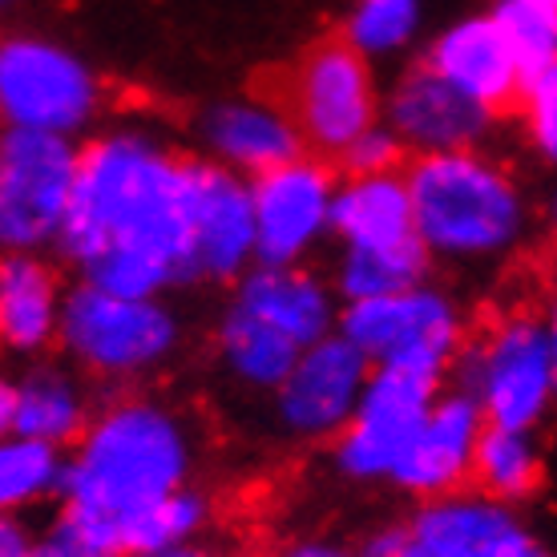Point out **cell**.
<instances>
[{
  "label": "cell",
  "instance_id": "obj_1",
  "mask_svg": "<svg viewBox=\"0 0 557 557\" xmlns=\"http://www.w3.org/2000/svg\"><path fill=\"white\" fill-rule=\"evenodd\" d=\"M57 255L82 283L117 295L190 287V158L158 129L122 122L77 141Z\"/></svg>",
  "mask_w": 557,
  "mask_h": 557
},
{
  "label": "cell",
  "instance_id": "obj_2",
  "mask_svg": "<svg viewBox=\"0 0 557 557\" xmlns=\"http://www.w3.org/2000/svg\"><path fill=\"white\" fill-rule=\"evenodd\" d=\"M198 432L162 396L122 392L94 408L65 448L57 530L94 557H126V533L153 502L190 485Z\"/></svg>",
  "mask_w": 557,
  "mask_h": 557
},
{
  "label": "cell",
  "instance_id": "obj_3",
  "mask_svg": "<svg viewBox=\"0 0 557 557\" xmlns=\"http://www.w3.org/2000/svg\"><path fill=\"white\" fill-rule=\"evenodd\" d=\"M405 186L429 263H505L525 247L533 231V202L525 186L485 146L408 158Z\"/></svg>",
  "mask_w": 557,
  "mask_h": 557
},
{
  "label": "cell",
  "instance_id": "obj_4",
  "mask_svg": "<svg viewBox=\"0 0 557 557\" xmlns=\"http://www.w3.org/2000/svg\"><path fill=\"white\" fill-rule=\"evenodd\" d=\"M182 348V320L166 295H117L94 283L65 287L57 351L89 384H141Z\"/></svg>",
  "mask_w": 557,
  "mask_h": 557
},
{
  "label": "cell",
  "instance_id": "obj_5",
  "mask_svg": "<svg viewBox=\"0 0 557 557\" xmlns=\"http://www.w3.org/2000/svg\"><path fill=\"white\" fill-rule=\"evenodd\" d=\"M445 384L469 392L493 429L542 432L557 396L554 320L537 307H509L488 327L469 332Z\"/></svg>",
  "mask_w": 557,
  "mask_h": 557
},
{
  "label": "cell",
  "instance_id": "obj_6",
  "mask_svg": "<svg viewBox=\"0 0 557 557\" xmlns=\"http://www.w3.org/2000/svg\"><path fill=\"white\" fill-rule=\"evenodd\" d=\"M106 113L98 70L41 33L0 37V129L89 138Z\"/></svg>",
  "mask_w": 557,
  "mask_h": 557
},
{
  "label": "cell",
  "instance_id": "obj_7",
  "mask_svg": "<svg viewBox=\"0 0 557 557\" xmlns=\"http://www.w3.org/2000/svg\"><path fill=\"white\" fill-rule=\"evenodd\" d=\"M335 332L372 368H400L445 384L473 327L457 295L424 278L405 292L344 304Z\"/></svg>",
  "mask_w": 557,
  "mask_h": 557
},
{
  "label": "cell",
  "instance_id": "obj_8",
  "mask_svg": "<svg viewBox=\"0 0 557 557\" xmlns=\"http://www.w3.org/2000/svg\"><path fill=\"white\" fill-rule=\"evenodd\" d=\"M380 94L372 61L344 37H327L295 61L275 98L292 113L304 150L335 162L351 138L380 122Z\"/></svg>",
  "mask_w": 557,
  "mask_h": 557
},
{
  "label": "cell",
  "instance_id": "obj_9",
  "mask_svg": "<svg viewBox=\"0 0 557 557\" xmlns=\"http://www.w3.org/2000/svg\"><path fill=\"white\" fill-rule=\"evenodd\" d=\"M77 174V141L0 129V251H53Z\"/></svg>",
  "mask_w": 557,
  "mask_h": 557
},
{
  "label": "cell",
  "instance_id": "obj_10",
  "mask_svg": "<svg viewBox=\"0 0 557 557\" xmlns=\"http://www.w3.org/2000/svg\"><path fill=\"white\" fill-rule=\"evenodd\" d=\"M441 388L445 384L432 376L400 372V368H372L348 424L327 441L335 473L351 485L388 481L392 465L400 460Z\"/></svg>",
  "mask_w": 557,
  "mask_h": 557
},
{
  "label": "cell",
  "instance_id": "obj_11",
  "mask_svg": "<svg viewBox=\"0 0 557 557\" xmlns=\"http://www.w3.org/2000/svg\"><path fill=\"white\" fill-rule=\"evenodd\" d=\"M332 162L315 153H295L292 162L267 170L251 182L255 263L299 267L311 263L332 238Z\"/></svg>",
  "mask_w": 557,
  "mask_h": 557
},
{
  "label": "cell",
  "instance_id": "obj_12",
  "mask_svg": "<svg viewBox=\"0 0 557 557\" xmlns=\"http://www.w3.org/2000/svg\"><path fill=\"white\" fill-rule=\"evenodd\" d=\"M368 372L372 363L339 332L307 344L287 368V376L267 392L275 432L295 445H327L348 424Z\"/></svg>",
  "mask_w": 557,
  "mask_h": 557
},
{
  "label": "cell",
  "instance_id": "obj_13",
  "mask_svg": "<svg viewBox=\"0 0 557 557\" xmlns=\"http://www.w3.org/2000/svg\"><path fill=\"white\" fill-rule=\"evenodd\" d=\"M396 557H549V549L521 509L460 488L417 502L408 521H400Z\"/></svg>",
  "mask_w": 557,
  "mask_h": 557
},
{
  "label": "cell",
  "instance_id": "obj_14",
  "mask_svg": "<svg viewBox=\"0 0 557 557\" xmlns=\"http://www.w3.org/2000/svg\"><path fill=\"white\" fill-rule=\"evenodd\" d=\"M380 122L400 141L405 158L476 150L497 126L493 113L481 110L473 98H465L448 82H441L424 61L405 70L380 94Z\"/></svg>",
  "mask_w": 557,
  "mask_h": 557
},
{
  "label": "cell",
  "instance_id": "obj_15",
  "mask_svg": "<svg viewBox=\"0 0 557 557\" xmlns=\"http://www.w3.org/2000/svg\"><path fill=\"white\" fill-rule=\"evenodd\" d=\"M481 432H485V417L473 405V396L445 384L420 420V429L412 432L400 460L392 465L388 485H396L412 502H432V497L469 488Z\"/></svg>",
  "mask_w": 557,
  "mask_h": 557
},
{
  "label": "cell",
  "instance_id": "obj_16",
  "mask_svg": "<svg viewBox=\"0 0 557 557\" xmlns=\"http://www.w3.org/2000/svg\"><path fill=\"white\" fill-rule=\"evenodd\" d=\"M190 255L198 283H235L255 267L251 182L190 158Z\"/></svg>",
  "mask_w": 557,
  "mask_h": 557
},
{
  "label": "cell",
  "instance_id": "obj_17",
  "mask_svg": "<svg viewBox=\"0 0 557 557\" xmlns=\"http://www.w3.org/2000/svg\"><path fill=\"white\" fill-rule=\"evenodd\" d=\"M195 134L202 158L238 178H259L267 170L292 162L295 153H307L287 106L267 94L214 101L202 110Z\"/></svg>",
  "mask_w": 557,
  "mask_h": 557
},
{
  "label": "cell",
  "instance_id": "obj_18",
  "mask_svg": "<svg viewBox=\"0 0 557 557\" xmlns=\"http://www.w3.org/2000/svg\"><path fill=\"white\" fill-rule=\"evenodd\" d=\"M424 65L441 82L460 89L465 98H473L493 117H505V113L517 110L521 65H517L505 33L488 13L460 16V21L441 28L432 37L429 53H424Z\"/></svg>",
  "mask_w": 557,
  "mask_h": 557
},
{
  "label": "cell",
  "instance_id": "obj_19",
  "mask_svg": "<svg viewBox=\"0 0 557 557\" xmlns=\"http://www.w3.org/2000/svg\"><path fill=\"white\" fill-rule=\"evenodd\" d=\"M65 304L61 267L45 251H0V356L41 360L57 348Z\"/></svg>",
  "mask_w": 557,
  "mask_h": 557
},
{
  "label": "cell",
  "instance_id": "obj_20",
  "mask_svg": "<svg viewBox=\"0 0 557 557\" xmlns=\"http://www.w3.org/2000/svg\"><path fill=\"white\" fill-rule=\"evenodd\" d=\"M231 304L259 315L283 332L292 344L307 348L323 335L335 332L339 323V299H335L327 275H320L311 263L299 267H263L255 263L231 283Z\"/></svg>",
  "mask_w": 557,
  "mask_h": 557
},
{
  "label": "cell",
  "instance_id": "obj_21",
  "mask_svg": "<svg viewBox=\"0 0 557 557\" xmlns=\"http://www.w3.org/2000/svg\"><path fill=\"white\" fill-rule=\"evenodd\" d=\"M332 238L348 251H396L417 247L412 202L405 170L388 174H344L332 195Z\"/></svg>",
  "mask_w": 557,
  "mask_h": 557
},
{
  "label": "cell",
  "instance_id": "obj_22",
  "mask_svg": "<svg viewBox=\"0 0 557 557\" xmlns=\"http://www.w3.org/2000/svg\"><path fill=\"white\" fill-rule=\"evenodd\" d=\"M94 388L89 380L65 360H28L21 376H13V429L45 445L70 448L94 417Z\"/></svg>",
  "mask_w": 557,
  "mask_h": 557
},
{
  "label": "cell",
  "instance_id": "obj_23",
  "mask_svg": "<svg viewBox=\"0 0 557 557\" xmlns=\"http://www.w3.org/2000/svg\"><path fill=\"white\" fill-rule=\"evenodd\" d=\"M299 351L304 348L292 344L283 332H275L271 323H263L259 315L226 299L219 327H214V360H219L231 384H238L243 392H255V396H267L278 380L287 376V368L295 363Z\"/></svg>",
  "mask_w": 557,
  "mask_h": 557
},
{
  "label": "cell",
  "instance_id": "obj_24",
  "mask_svg": "<svg viewBox=\"0 0 557 557\" xmlns=\"http://www.w3.org/2000/svg\"><path fill=\"white\" fill-rule=\"evenodd\" d=\"M545 485V448L542 432L493 429L485 424L473 453V476L469 488L485 493L493 502L525 509Z\"/></svg>",
  "mask_w": 557,
  "mask_h": 557
},
{
  "label": "cell",
  "instance_id": "obj_25",
  "mask_svg": "<svg viewBox=\"0 0 557 557\" xmlns=\"http://www.w3.org/2000/svg\"><path fill=\"white\" fill-rule=\"evenodd\" d=\"M65 476V448L4 432L0 436V513L28 517L41 505H53Z\"/></svg>",
  "mask_w": 557,
  "mask_h": 557
},
{
  "label": "cell",
  "instance_id": "obj_26",
  "mask_svg": "<svg viewBox=\"0 0 557 557\" xmlns=\"http://www.w3.org/2000/svg\"><path fill=\"white\" fill-rule=\"evenodd\" d=\"M432 271L424 247H396V251H348L339 247L332 263V283L339 307L360 304V299H380V295L405 292L412 283H424Z\"/></svg>",
  "mask_w": 557,
  "mask_h": 557
},
{
  "label": "cell",
  "instance_id": "obj_27",
  "mask_svg": "<svg viewBox=\"0 0 557 557\" xmlns=\"http://www.w3.org/2000/svg\"><path fill=\"white\" fill-rule=\"evenodd\" d=\"M219 517V505L202 485H182L166 493L162 502H153L146 513L129 525L126 533V557L153 554V549H170V545H186L207 537L210 525Z\"/></svg>",
  "mask_w": 557,
  "mask_h": 557
},
{
  "label": "cell",
  "instance_id": "obj_28",
  "mask_svg": "<svg viewBox=\"0 0 557 557\" xmlns=\"http://www.w3.org/2000/svg\"><path fill=\"white\" fill-rule=\"evenodd\" d=\"M493 21L521 65V85L557 77V0H497Z\"/></svg>",
  "mask_w": 557,
  "mask_h": 557
},
{
  "label": "cell",
  "instance_id": "obj_29",
  "mask_svg": "<svg viewBox=\"0 0 557 557\" xmlns=\"http://www.w3.org/2000/svg\"><path fill=\"white\" fill-rule=\"evenodd\" d=\"M420 16H424V0H356L344 41L360 49L368 61L400 57L417 41Z\"/></svg>",
  "mask_w": 557,
  "mask_h": 557
},
{
  "label": "cell",
  "instance_id": "obj_30",
  "mask_svg": "<svg viewBox=\"0 0 557 557\" xmlns=\"http://www.w3.org/2000/svg\"><path fill=\"white\" fill-rule=\"evenodd\" d=\"M517 117L525 126V138L542 162H554L557 153V77H545V82L521 85L517 94Z\"/></svg>",
  "mask_w": 557,
  "mask_h": 557
},
{
  "label": "cell",
  "instance_id": "obj_31",
  "mask_svg": "<svg viewBox=\"0 0 557 557\" xmlns=\"http://www.w3.org/2000/svg\"><path fill=\"white\" fill-rule=\"evenodd\" d=\"M335 162L344 166V174H388V170H405L408 158L400 150V141L392 138V129L376 122V126L363 129L360 138H351Z\"/></svg>",
  "mask_w": 557,
  "mask_h": 557
},
{
  "label": "cell",
  "instance_id": "obj_32",
  "mask_svg": "<svg viewBox=\"0 0 557 557\" xmlns=\"http://www.w3.org/2000/svg\"><path fill=\"white\" fill-rule=\"evenodd\" d=\"M37 554V530L28 517L0 513V557H33Z\"/></svg>",
  "mask_w": 557,
  "mask_h": 557
},
{
  "label": "cell",
  "instance_id": "obj_33",
  "mask_svg": "<svg viewBox=\"0 0 557 557\" xmlns=\"http://www.w3.org/2000/svg\"><path fill=\"white\" fill-rule=\"evenodd\" d=\"M271 557H351V549L332 537H299V542L278 545Z\"/></svg>",
  "mask_w": 557,
  "mask_h": 557
},
{
  "label": "cell",
  "instance_id": "obj_34",
  "mask_svg": "<svg viewBox=\"0 0 557 557\" xmlns=\"http://www.w3.org/2000/svg\"><path fill=\"white\" fill-rule=\"evenodd\" d=\"M33 557H94V554H85L82 545L70 542V537L53 525L49 533H37V554Z\"/></svg>",
  "mask_w": 557,
  "mask_h": 557
},
{
  "label": "cell",
  "instance_id": "obj_35",
  "mask_svg": "<svg viewBox=\"0 0 557 557\" xmlns=\"http://www.w3.org/2000/svg\"><path fill=\"white\" fill-rule=\"evenodd\" d=\"M138 557H226V549L214 545L210 537H198V542L170 545V549H153V554H138Z\"/></svg>",
  "mask_w": 557,
  "mask_h": 557
},
{
  "label": "cell",
  "instance_id": "obj_36",
  "mask_svg": "<svg viewBox=\"0 0 557 557\" xmlns=\"http://www.w3.org/2000/svg\"><path fill=\"white\" fill-rule=\"evenodd\" d=\"M13 429V376L0 368V436Z\"/></svg>",
  "mask_w": 557,
  "mask_h": 557
},
{
  "label": "cell",
  "instance_id": "obj_37",
  "mask_svg": "<svg viewBox=\"0 0 557 557\" xmlns=\"http://www.w3.org/2000/svg\"><path fill=\"white\" fill-rule=\"evenodd\" d=\"M9 4H13V0H0V9H9Z\"/></svg>",
  "mask_w": 557,
  "mask_h": 557
}]
</instances>
